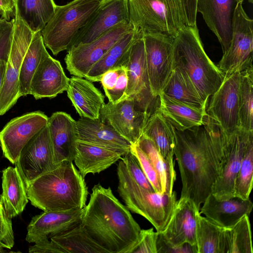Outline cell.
Returning a JSON list of instances; mask_svg holds the SVG:
<instances>
[{
	"label": "cell",
	"instance_id": "ee69618b",
	"mask_svg": "<svg viewBox=\"0 0 253 253\" xmlns=\"http://www.w3.org/2000/svg\"><path fill=\"white\" fill-rule=\"evenodd\" d=\"M130 175L136 182L144 189L155 191L152 185L143 171L135 156L129 151L121 158Z\"/></svg>",
	"mask_w": 253,
	"mask_h": 253
},
{
	"label": "cell",
	"instance_id": "7a4b0ae2",
	"mask_svg": "<svg viewBox=\"0 0 253 253\" xmlns=\"http://www.w3.org/2000/svg\"><path fill=\"white\" fill-rule=\"evenodd\" d=\"M81 224L108 253H127L141 229L111 188H105L99 183L91 189Z\"/></svg>",
	"mask_w": 253,
	"mask_h": 253
},
{
	"label": "cell",
	"instance_id": "ab89813d",
	"mask_svg": "<svg viewBox=\"0 0 253 253\" xmlns=\"http://www.w3.org/2000/svg\"><path fill=\"white\" fill-rule=\"evenodd\" d=\"M100 82L109 102L115 104L126 99L127 75L126 66L106 71L101 76Z\"/></svg>",
	"mask_w": 253,
	"mask_h": 253
},
{
	"label": "cell",
	"instance_id": "c3c4849f",
	"mask_svg": "<svg viewBox=\"0 0 253 253\" xmlns=\"http://www.w3.org/2000/svg\"><path fill=\"white\" fill-rule=\"evenodd\" d=\"M29 253H58L50 240L35 243L29 248Z\"/></svg>",
	"mask_w": 253,
	"mask_h": 253
},
{
	"label": "cell",
	"instance_id": "30bf717a",
	"mask_svg": "<svg viewBox=\"0 0 253 253\" xmlns=\"http://www.w3.org/2000/svg\"><path fill=\"white\" fill-rule=\"evenodd\" d=\"M14 18L11 47L0 92V116L10 110L20 97L19 90L20 69L35 33L17 15Z\"/></svg>",
	"mask_w": 253,
	"mask_h": 253
},
{
	"label": "cell",
	"instance_id": "8d00e7d4",
	"mask_svg": "<svg viewBox=\"0 0 253 253\" xmlns=\"http://www.w3.org/2000/svg\"><path fill=\"white\" fill-rule=\"evenodd\" d=\"M47 51L41 32H35L22 61L19 78L20 97L30 94V85L42 57Z\"/></svg>",
	"mask_w": 253,
	"mask_h": 253
},
{
	"label": "cell",
	"instance_id": "816d5d0a",
	"mask_svg": "<svg viewBox=\"0 0 253 253\" xmlns=\"http://www.w3.org/2000/svg\"><path fill=\"white\" fill-rule=\"evenodd\" d=\"M244 0H238V2H243ZM249 2L252 3H253V0H248Z\"/></svg>",
	"mask_w": 253,
	"mask_h": 253
},
{
	"label": "cell",
	"instance_id": "7402d4cb",
	"mask_svg": "<svg viewBox=\"0 0 253 253\" xmlns=\"http://www.w3.org/2000/svg\"><path fill=\"white\" fill-rule=\"evenodd\" d=\"M238 0H197L200 13L209 28L214 34L225 52L232 37V22Z\"/></svg>",
	"mask_w": 253,
	"mask_h": 253
},
{
	"label": "cell",
	"instance_id": "d6986e66",
	"mask_svg": "<svg viewBox=\"0 0 253 253\" xmlns=\"http://www.w3.org/2000/svg\"><path fill=\"white\" fill-rule=\"evenodd\" d=\"M121 23L130 24L127 0H100L94 13L70 48L89 43Z\"/></svg>",
	"mask_w": 253,
	"mask_h": 253
},
{
	"label": "cell",
	"instance_id": "d4e9b609",
	"mask_svg": "<svg viewBox=\"0 0 253 253\" xmlns=\"http://www.w3.org/2000/svg\"><path fill=\"white\" fill-rule=\"evenodd\" d=\"M126 153L77 139L73 162L84 178L87 174L99 173L105 170Z\"/></svg>",
	"mask_w": 253,
	"mask_h": 253
},
{
	"label": "cell",
	"instance_id": "277c9868",
	"mask_svg": "<svg viewBox=\"0 0 253 253\" xmlns=\"http://www.w3.org/2000/svg\"><path fill=\"white\" fill-rule=\"evenodd\" d=\"M175 66L188 75L205 101L217 90L225 76L206 53L197 26H186L174 38Z\"/></svg>",
	"mask_w": 253,
	"mask_h": 253
},
{
	"label": "cell",
	"instance_id": "5b68a950",
	"mask_svg": "<svg viewBox=\"0 0 253 253\" xmlns=\"http://www.w3.org/2000/svg\"><path fill=\"white\" fill-rule=\"evenodd\" d=\"M117 192L128 210L144 217L160 232L166 227L173 210L176 194L151 191L138 184L121 159L117 169Z\"/></svg>",
	"mask_w": 253,
	"mask_h": 253
},
{
	"label": "cell",
	"instance_id": "4fadbf2b",
	"mask_svg": "<svg viewBox=\"0 0 253 253\" xmlns=\"http://www.w3.org/2000/svg\"><path fill=\"white\" fill-rule=\"evenodd\" d=\"M241 72L225 75L222 84L212 95L207 113L222 133L229 135L240 126L239 91Z\"/></svg>",
	"mask_w": 253,
	"mask_h": 253
},
{
	"label": "cell",
	"instance_id": "cb8c5ba5",
	"mask_svg": "<svg viewBox=\"0 0 253 253\" xmlns=\"http://www.w3.org/2000/svg\"><path fill=\"white\" fill-rule=\"evenodd\" d=\"M203 204L200 213L223 228L231 227L244 215H249L253 208L250 198L243 199L233 196L227 199L219 200L211 193Z\"/></svg>",
	"mask_w": 253,
	"mask_h": 253
},
{
	"label": "cell",
	"instance_id": "5bb4252c",
	"mask_svg": "<svg viewBox=\"0 0 253 253\" xmlns=\"http://www.w3.org/2000/svg\"><path fill=\"white\" fill-rule=\"evenodd\" d=\"M133 28L131 24L121 23L89 43L71 47L64 59L67 70L74 76L84 78L113 44Z\"/></svg>",
	"mask_w": 253,
	"mask_h": 253
},
{
	"label": "cell",
	"instance_id": "83f0119b",
	"mask_svg": "<svg viewBox=\"0 0 253 253\" xmlns=\"http://www.w3.org/2000/svg\"><path fill=\"white\" fill-rule=\"evenodd\" d=\"M77 139L124 151H130L131 144L110 126L98 119L81 118L76 121Z\"/></svg>",
	"mask_w": 253,
	"mask_h": 253
},
{
	"label": "cell",
	"instance_id": "9c48e42d",
	"mask_svg": "<svg viewBox=\"0 0 253 253\" xmlns=\"http://www.w3.org/2000/svg\"><path fill=\"white\" fill-rule=\"evenodd\" d=\"M253 20L239 2L233 14L230 44L217 67L224 75L242 72L253 67Z\"/></svg>",
	"mask_w": 253,
	"mask_h": 253
},
{
	"label": "cell",
	"instance_id": "b9f144b4",
	"mask_svg": "<svg viewBox=\"0 0 253 253\" xmlns=\"http://www.w3.org/2000/svg\"><path fill=\"white\" fill-rule=\"evenodd\" d=\"M130 151L137 158L143 171L154 191L162 193L160 177L147 155L136 143L131 145Z\"/></svg>",
	"mask_w": 253,
	"mask_h": 253
},
{
	"label": "cell",
	"instance_id": "681fc988",
	"mask_svg": "<svg viewBox=\"0 0 253 253\" xmlns=\"http://www.w3.org/2000/svg\"><path fill=\"white\" fill-rule=\"evenodd\" d=\"M0 14L1 17L9 21L15 15L14 0H0Z\"/></svg>",
	"mask_w": 253,
	"mask_h": 253
},
{
	"label": "cell",
	"instance_id": "74e56055",
	"mask_svg": "<svg viewBox=\"0 0 253 253\" xmlns=\"http://www.w3.org/2000/svg\"><path fill=\"white\" fill-rule=\"evenodd\" d=\"M239 130L253 133V67L241 72Z\"/></svg>",
	"mask_w": 253,
	"mask_h": 253
},
{
	"label": "cell",
	"instance_id": "6da1fadb",
	"mask_svg": "<svg viewBox=\"0 0 253 253\" xmlns=\"http://www.w3.org/2000/svg\"><path fill=\"white\" fill-rule=\"evenodd\" d=\"M174 155L182 188L180 197L200 206L211 193L218 177L222 156L221 131L209 116L203 125L180 131L175 128Z\"/></svg>",
	"mask_w": 253,
	"mask_h": 253
},
{
	"label": "cell",
	"instance_id": "8fae6325",
	"mask_svg": "<svg viewBox=\"0 0 253 253\" xmlns=\"http://www.w3.org/2000/svg\"><path fill=\"white\" fill-rule=\"evenodd\" d=\"M221 133L222 156L219 175L212 185L211 194L217 199L225 200L234 196L236 176L253 133L238 130L229 135Z\"/></svg>",
	"mask_w": 253,
	"mask_h": 253
},
{
	"label": "cell",
	"instance_id": "3957f363",
	"mask_svg": "<svg viewBox=\"0 0 253 253\" xmlns=\"http://www.w3.org/2000/svg\"><path fill=\"white\" fill-rule=\"evenodd\" d=\"M88 194L84 178L69 161L61 162L27 186L31 204L44 211L82 209Z\"/></svg>",
	"mask_w": 253,
	"mask_h": 253
},
{
	"label": "cell",
	"instance_id": "44dd1931",
	"mask_svg": "<svg viewBox=\"0 0 253 253\" xmlns=\"http://www.w3.org/2000/svg\"><path fill=\"white\" fill-rule=\"evenodd\" d=\"M69 82L60 62L47 51L33 76L30 94L36 99L52 98L66 91Z\"/></svg>",
	"mask_w": 253,
	"mask_h": 253
},
{
	"label": "cell",
	"instance_id": "ac0fdd59",
	"mask_svg": "<svg viewBox=\"0 0 253 253\" xmlns=\"http://www.w3.org/2000/svg\"><path fill=\"white\" fill-rule=\"evenodd\" d=\"M150 117L137 110L134 100L127 98L117 103L109 101L102 106L99 119L110 126L119 134L131 144L137 142Z\"/></svg>",
	"mask_w": 253,
	"mask_h": 253
},
{
	"label": "cell",
	"instance_id": "9a60e30c",
	"mask_svg": "<svg viewBox=\"0 0 253 253\" xmlns=\"http://www.w3.org/2000/svg\"><path fill=\"white\" fill-rule=\"evenodd\" d=\"M143 38L150 89L157 98L173 68L174 38L160 34H146Z\"/></svg>",
	"mask_w": 253,
	"mask_h": 253
},
{
	"label": "cell",
	"instance_id": "7c38bea8",
	"mask_svg": "<svg viewBox=\"0 0 253 253\" xmlns=\"http://www.w3.org/2000/svg\"><path fill=\"white\" fill-rule=\"evenodd\" d=\"M125 66L127 75L126 98L132 99L137 110L150 116L158 106V97H154L151 91L143 36L132 44Z\"/></svg>",
	"mask_w": 253,
	"mask_h": 253
},
{
	"label": "cell",
	"instance_id": "2e32d148",
	"mask_svg": "<svg viewBox=\"0 0 253 253\" xmlns=\"http://www.w3.org/2000/svg\"><path fill=\"white\" fill-rule=\"evenodd\" d=\"M15 165L26 186L35 179L57 166L54 160L47 125L23 148Z\"/></svg>",
	"mask_w": 253,
	"mask_h": 253
},
{
	"label": "cell",
	"instance_id": "d6a6232c",
	"mask_svg": "<svg viewBox=\"0 0 253 253\" xmlns=\"http://www.w3.org/2000/svg\"><path fill=\"white\" fill-rule=\"evenodd\" d=\"M17 15L33 32H41L54 14V0H14Z\"/></svg>",
	"mask_w": 253,
	"mask_h": 253
},
{
	"label": "cell",
	"instance_id": "603a6c76",
	"mask_svg": "<svg viewBox=\"0 0 253 253\" xmlns=\"http://www.w3.org/2000/svg\"><path fill=\"white\" fill-rule=\"evenodd\" d=\"M54 160L58 165L65 161H73L77 140L76 121L62 111L53 113L47 122Z\"/></svg>",
	"mask_w": 253,
	"mask_h": 253
},
{
	"label": "cell",
	"instance_id": "ffe728a7",
	"mask_svg": "<svg viewBox=\"0 0 253 253\" xmlns=\"http://www.w3.org/2000/svg\"><path fill=\"white\" fill-rule=\"evenodd\" d=\"M84 208L62 211H48L35 215L27 227L26 240L37 243L69 230L81 222Z\"/></svg>",
	"mask_w": 253,
	"mask_h": 253
},
{
	"label": "cell",
	"instance_id": "4dcf8cb0",
	"mask_svg": "<svg viewBox=\"0 0 253 253\" xmlns=\"http://www.w3.org/2000/svg\"><path fill=\"white\" fill-rule=\"evenodd\" d=\"M142 134L155 144L166 160H173L176 145L174 127L156 109L148 119Z\"/></svg>",
	"mask_w": 253,
	"mask_h": 253
},
{
	"label": "cell",
	"instance_id": "4316f807",
	"mask_svg": "<svg viewBox=\"0 0 253 253\" xmlns=\"http://www.w3.org/2000/svg\"><path fill=\"white\" fill-rule=\"evenodd\" d=\"M67 95L81 118L98 119L104 96L92 82L80 77L69 78Z\"/></svg>",
	"mask_w": 253,
	"mask_h": 253
},
{
	"label": "cell",
	"instance_id": "7dc6e473",
	"mask_svg": "<svg viewBox=\"0 0 253 253\" xmlns=\"http://www.w3.org/2000/svg\"><path fill=\"white\" fill-rule=\"evenodd\" d=\"M188 26H197V0H180Z\"/></svg>",
	"mask_w": 253,
	"mask_h": 253
},
{
	"label": "cell",
	"instance_id": "836d02e7",
	"mask_svg": "<svg viewBox=\"0 0 253 253\" xmlns=\"http://www.w3.org/2000/svg\"><path fill=\"white\" fill-rule=\"evenodd\" d=\"M162 92L192 106L197 107H207L208 101L202 99L188 75L176 66L173 67Z\"/></svg>",
	"mask_w": 253,
	"mask_h": 253
},
{
	"label": "cell",
	"instance_id": "f907efd6",
	"mask_svg": "<svg viewBox=\"0 0 253 253\" xmlns=\"http://www.w3.org/2000/svg\"><path fill=\"white\" fill-rule=\"evenodd\" d=\"M6 62H0V92L2 86Z\"/></svg>",
	"mask_w": 253,
	"mask_h": 253
},
{
	"label": "cell",
	"instance_id": "f1b7e54d",
	"mask_svg": "<svg viewBox=\"0 0 253 253\" xmlns=\"http://www.w3.org/2000/svg\"><path fill=\"white\" fill-rule=\"evenodd\" d=\"M0 202L12 218L23 212L28 203L27 186L17 168L8 167L2 171Z\"/></svg>",
	"mask_w": 253,
	"mask_h": 253
},
{
	"label": "cell",
	"instance_id": "f546056e",
	"mask_svg": "<svg viewBox=\"0 0 253 253\" xmlns=\"http://www.w3.org/2000/svg\"><path fill=\"white\" fill-rule=\"evenodd\" d=\"M141 36L143 35L134 28L125 33L91 68L84 78L91 82H100L106 71L125 66L132 44Z\"/></svg>",
	"mask_w": 253,
	"mask_h": 253
},
{
	"label": "cell",
	"instance_id": "484cf974",
	"mask_svg": "<svg viewBox=\"0 0 253 253\" xmlns=\"http://www.w3.org/2000/svg\"><path fill=\"white\" fill-rule=\"evenodd\" d=\"M156 109L178 130L204 125L209 116L207 107H197L171 98L163 92L158 96Z\"/></svg>",
	"mask_w": 253,
	"mask_h": 253
},
{
	"label": "cell",
	"instance_id": "52a82bcc",
	"mask_svg": "<svg viewBox=\"0 0 253 253\" xmlns=\"http://www.w3.org/2000/svg\"><path fill=\"white\" fill-rule=\"evenodd\" d=\"M130 22L143 36L160 34L174 38L188 26L180 0H127Z\"/></svg>",
	"mask_w": 253,
	"mask_h": 253
},
{
	"label": "cell",
	"instance_id": "ba28073f",
	"mask_svg": "<svg viewBox=\"0 0 253 253\" xmlns=\"http://www.w3.org/2000/svg\"><path fill=\"white\" fill-rule=\"evenodd\" d=\"M199 212L191 200L180 197L166 227L158 232L157 253H195L197 216Z\"/></svg>",
	"mask_w": 253,
	"mask_h": 253
},
{
	"label": "cell",
	"instance_id": "d590c367",
	"mask_svg": "<svg viewBox=\"0 0 253 253\" xmlns=\"http://www.w3.org/2000/svg\"><path fill=\"white\" fill-rule=\"evenodd\" d=\"M136 143L147 155L158 174L162 193L172 194L176 180L174 160L164 159L153 142L143 134Z\"/></svg>",
	"mask_w": 253,
	"mask_h": 253
},
{
	"label": "cell",
	"instance_id": "f6af8a7d",
	"mask_svg": "<svg viewBox=\"0 0 253 253\" xmlns=\"http://www.w3.org/2000/svg\"><path fill=\"white\" fill-rule=\"evenodd\" d=\"M14 18H0V62H7L11 47Z\"/></svg>",
	"mask_w": 253,
	"mask_h": 253
},
{
	"label": "cell",
	"instance_id": "f35d334b",
	"mask_svg": "<svg viewBox=\"0 0 253 253\" xmlns=\"http://www.w3.org/2000/svg\"><path fill=\"white\" fill-rule=\"evenodd\" d=\"M223 228L198 213L196 228V253H220Z\"/></svg>",
	"mask_w": 253,
	"mask_h": 253
},
{
	"label": "cell",
	"instance_id": "8992f818",
	"mask_svg": "<svg viewBox=\"0 0 253 253\" xmlns=\"http://www.w3.org/2000/svg\"><path fill=\"white\" fill-rule=\"evenodd\" d=\"M100 0H73L57 5L41 31L45 46L56 55L68 50L80 31L92 16Z\"/></svg>",
	"mask_w": 253,
	"mask_h": 253
},
{
	"label": "cell",
	"instance_id": "1f68e13d",
	"mask_svg": "<svg viewBox=\"0 0 253 253\" xmlns=\"http://www.w3.org/2000/svg\"><path fill=\"white\" fill-rule=\"evenodd\" d=\"M58 253H108L80 223L50 238Z\"/></svg>",
	"mask_w": 253,
	"mask_h": 253
},
{
	"label": "cell",
	"instance_id": "bcb514c9",
	"mask_svg": "<svg viewBox=\"0 0 253 253\" xmlns=\"http://www.w3.org/2000/svg\"><path fill=\"white\" fill-rule=\"evenodd\" d=\"M14 244L11 218L7 216L3 208L0 209V250L10 249Z\"/></svg>",
	"mask_w": 253,
	"mask_h": 253
},
{
	"label": "cell",
	"instance_id": "e0dca14e",
	"mask_svg": "<svg viewBox=\"0 0 253 253\" xmlns=\"http://www.w3.org/2000/svg\"><path fill=\"white\" fill-rule=\"evenodd\" d=\"M48 117L42 112H30L11 119L0 131L3 156L15 164L25 145L47 125Z\"/></svg>",
	"mask_w": 253,
	"mask_h": 253
},
{
	"label": "cell",
	"instance_id": "f5cc1de1",
	"mask_svg": "<svg viewBox=\"0 0 253 253\" xmlns=\"http://www.w3.org/2000/svg\"><path fill=\"white\" fill-rule=\"evenodd\" d=\"M2 208H3V206H2L1 202H0V209H2Z\"/></svg>",
	"mask_w": 253,
	"mask_h": 253
},
{
	"label": "cell",
	"instance_id": "60d3db41",
	"mask_svg": "<svg viewBox=\"0 0 253 253\" xmlns=\"http://www.w3.org/2000/svg\"><path fill=\"white\" fill-rule=\"evenodd\" d=\"M253 183V141L247 146L235 178L234 196L243 199L249 198Z\"/></svg>",
	"mask_w": 253,
	"mask_h": 253
},
{
	"label": "cell",
	"instance_id": "7bdbcfd3",
	"mask_svg": "<svg viewBox=\"0 0 253 253\" xmlns=\"http://www.w3.org/2000/svg\"><path fill=\"white\" fill-rule=\"evenodd\" d=\"M158 232L153 228L141 229L137 241L127 253H157Z\"/></svg>",
	"mask_w": 253,
	"mask_h": 253
},
{
	"label": "cell",
	"instance_id": "e575fe53",
	"mask_svg": "<svg viewBox=\"0 0 253 253\" xmlns=\"http://www.w3.org/2000/svg\"><path fill=\"white\" fill-rule=\"evenodd\" d=\"M252 232L248 215L231 227L224 228L220 253H253Z\"/></svg>",
	"mask_w": 253,
	"mask_h": 253
}]
</instances>
